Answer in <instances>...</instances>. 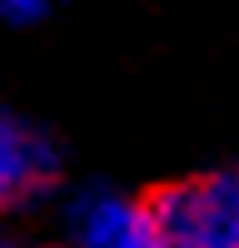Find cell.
<instances>
[{
    "mask_svg": "<svg viewBox=\"0 0 239 248\" xmlns=\"http://www.w3.org/2000/svg\"><path fill=\"white\" fill-rule=\"evenodd\" d=\"M60 174V149L40 124L0 109V218L45 199Z\"/></svg>",
    "mask_w": 239,
    "mask_h": 248,
    "instance_id": "obj_3",
    "label": "cell"
},
{
    "mask_svg": "<svg viewBox=\"0 0 239 248\" xmlns=\"http://www.w3.org/2000/svg\"><path fill=\"white\" fill-rule=\"evenodd\" d=\"M0 248H60V238H45V233H30L20 223L0 218Z\"/></svg>",
    "mask_w": 239,
    "mask_h": 248,
    "instance_id": "obj_5",
    "label": "cell"
},
{
    "mask_svg": "<svg viewBox=\"0 0 239 248\" xmlns=\"http://www.w3.org/2000/svg\"><path fill=\"white\" fill-rule=\"evenodd\" d=\"M60 248H165L154 203L115 184H85L60 203Z\"/></svg>",
    "mask_w": 239,
    "mask_h": 248,
    "instance_id": "obj_2",
    "label": "cell"
},
{
    "mask_svg": "<svg viewBox=\"0 0 239 248\" xmlns=\"http://www.w3.org/2000/svg\"><path fill=\"white\" fill-rule=\"evenodd\" d=\"M65 0H0V20L5 25H40V20H50Z\"/></svg>",
    "mask_w": 239,
    "mask_h": 248,
    "instance_id": "obj_4",
    "label": "cell"
},
{
    "mask_svg": "<svg viewBox=\"0 0 239 248\" xmlns=\"http://www.w3.org/2000/svg\"><path fill=\"white\" fill-rule=\"evenodd\" d=\"M150 203L165 248H239V164L189 174Z\"/></svg>",
    "mask_w": 239,
    "mask_h": 248,
    "instance_id": "obj_1",
    "label": "cell"
}]
</instances>
